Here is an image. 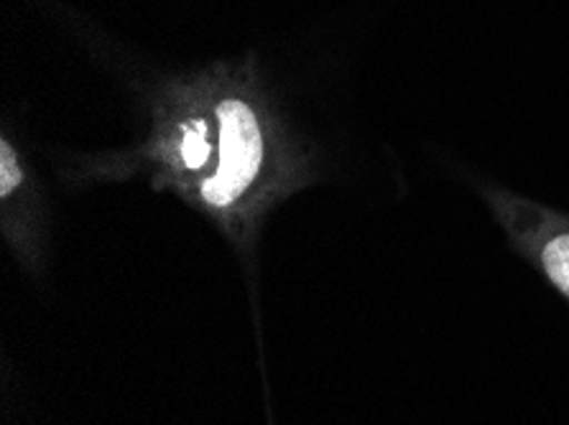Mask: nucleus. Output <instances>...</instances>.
Wrapping results in <instances>:
<instances>
[{"label":"nucleus","instance_id":"2","mask_svg":"<svg viewBox=\"0 0 569 425\" xmlns=\"http://www.w3.org/2000/svg\"><path fill=\"white\" fill-rule=\"evenodd\" d=\"M472 186L513 253L569 303V212L496 181L478 179Z\"/></svg>","mask_w":569,"mask_h":425},{"label":"nucleus","instance_id":"1","mask_svg":"<svg viewBox=\"0 0 569 425\" xmlns=\"http://www.w3.org/2000/svg\"><path fill=\"white\" fill-rule=\"evenodd\" d=\"M149 130L133 149L69 155L67 186L141 179L171 194L226 237L248 283L271 214L322 179L317 153L291 130L251 62L212 64L151 94Z\"/></svg>","mask_w":569,"mask_h":425},{"label":"nucleus","instance_id":"3","mask_svg":"<svg viewBox=\"0 0 569 425\" xmlns=\"http://www.w3.org/2000/svg\"><path fill=\"white\" fill-rule=\"evenodd\" d=\"M0 237L23 273L39 281L47 275L51 245L49 199L29 155L8 130L0 138Z\"/></svg>","mask_w":569,"mask_h":425}]
</instances>
